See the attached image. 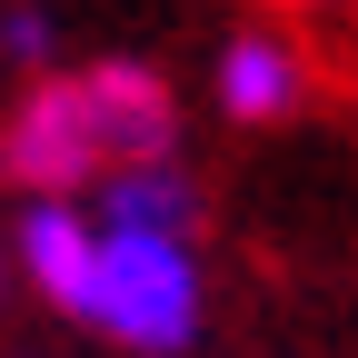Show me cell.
<instances>
[{"label": "cell", "mask_w": 358, "mask_h": 358, "mask_svg": "<svg viewBox=\"0 0 358 358\" xmlns=\"http://www.w3.org/2000/svg\"><path fill=\"white\" fill-rule=\"evenodd\" d=\"M268 10H338V0H268Z\"/></svg>", "instance_id": "52a82bcc"}, {"label": "cell", "mask_w": 358, "mask_h": 358, "mask_svg": "<svg viewBox=\"0 0 358 358\" xmlns=\"http://www.w3.org/2000/svg\"><path fill=\"white\" fill-rule=\"evenodd\" d=\"M0 299H10V249H0Z\"/></svg>", "instance_id": "ba28073f"}, {"label": "cell", "mask_w": 358, "mask_h": 358, "mask_svg": "<svg viewBox=\"0 0 358 358\" xmlns=\"http://www.w3.org/2000/svg\"><path fill=\"white\" fill-rule=\"evenodd\" d=\"M0 50H10V70H30V80L60 70V60H50V50H60V20L40 10V0H10V10H0Z\"/></svg>", "instance_id": "8992f818"}, {"label": "cell", "mask_w": 358, "mask_h": 358, "mask_svg": "<svg viewBox=\"0 0 358 358\" xmlns=\"http://www.w3.org/2000/svg\"><path fill=\"white\" fill-rule=\"evenodd\" d=\"M80 329L120 358H199L209 348V259L199 239H129L100 229L80 289Z\"/></svg>", "instance_id": "6da1fadb"}, {"label": "cell", "mask_w": 358, "mask_h": 358, "mask_svg": "<svg viewBox=\"0 0 358 358\" xmlns=\"http://www.w3.org/2000/svg\"><path fill=\"white\" fill-rule=\"evenodd\" d=\"M10 358H60V348H10Z\"/></svg>", "instance_id": "9c48e42d"}, {"label": "cell", "mask_w": 358, "mask_h": 358, "mask_svg": "<svg viewBox=\"0 0 358 358\" xmlns=\"http://www.w3.org/2000/svg\"><path fill=\"white\" fill-rule=\"evenodd\" d=\"M80 209H90V229H129V239H199V179H189V159L110 169Z\"/></svg>", "instance_id": "5b68a950"}, {"label": "cell", "mask_w": 358, "mask_h": 358, "mask_svg": "<svg viewBox=\"0 0 358 358\" xmlns=\"http://www.w3.org/2000/svg\"><path fill=\"white\" fill-rule=\"evenodd\" d=\"M308 100H319V70H308L299 30L239 20V30L209 50V110L229 120V129H289Z\"/></svg>", "instance_id": "3957f363"}, {"label": "cell", "mask_w": 358, "mask_h": 358, "mask_svg": "<svg viewBox=\"0 0 358 358\" xmlns=\"http://www.w3.org/2000/svg\"><path fill=\"white\" fill-rule=\"evenodd\" d=\"M0 179H10L20 199H90L110 179V150H100V120H90L80 70L20 80L10 120H0Z\"/></svg>", "instance_id": "7a4b0ae2"}, {"label": "cell", "mask_w": 358, "mask_h": 358, "mask_svg": "<svg viewBox=\"0 0 358 358\" xmlns=\"http://www.w3.org/2000/svg\"><path fill=\"white\" fill-rule=\"evenodd\" d=\"M0 249H10V289H30L50 319L80 329V289H90V249H100V229H90L80 199H20V219L0 229Z\"/></svg>", "instance_id": "277c9868"}]
</instances>
